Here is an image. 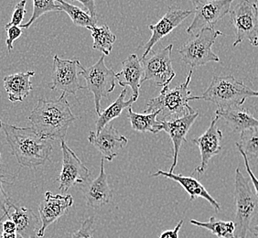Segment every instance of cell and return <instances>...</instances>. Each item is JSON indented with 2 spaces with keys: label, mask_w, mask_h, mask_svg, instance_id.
Wrapping results in <instances>:
<instances>
[{
  "label": "cell",
  "mask_w": 258,
  "mask_h": 238,
  "mask_svg": "<svg viewBox=\"0 0 258 238\" xmlns=\"http://www.w3.org/2000/svg\"><path fill=\"white\" fill-rule=\"evenodd\" d=\"M11 153L22 167L35 168L46 163L52 152L51 139L40 136L32 128H21L0 120Z\"/></svg>",
  "instance_id": "1"
},
{
  "label": "cell",
  "mask_w": 258,
  "mask_h": 238,
  "mask_svg": "<svg viewBox=\"0 0 258 238\" xmlns=\"http://www.w3.org/2000/svg\"><path fill=\"white\" fill-rule=\"evenodd\" d=\"M76 120L65 94L56 100H38L29 121L40 136L56 140L64 139L70 126Z\"/></svg>",
  "instance_id": "2"
},
{
  "label": "cell",
  "mask_w": 258,
  "mask_h": 238,
  "mask_svg": "<svg viewBox=\"0 0 258 238\" xmlns=\"http://www.w3.org/2000/svg\"><path fill=\"white\" fill-rule=\"evenodd\" d=\"M194 71L190 70L185 82L169 89V86L163 87L159 96L149 99L144 114L160 111V121L181 117L185 114H194L196 111L189 106V101L199 100V96H190L189 84Z\"/></svg>",
  "instance_id": "3"
},
{
  "label": "cell",
  "mask_w": 258,
  "mask_h": 238,
  "mask_svg": "<svg viewBox=\"0 0 258 238\" xmlns=\"http://www.w3.org/2000/svg\"><path fill=\"white\" fill-rule=\"evenodd\" d=\"M249 97H258V91L251 89L233 75L214 76L208 88L199 100L208 101L219 109L241 106Z\"/></svg>",
  "instance_id": "4"
},
{
  "label": "cell",
  "mask_w": 258,
  "mask_h": 238,
  "mask_svg": "<svg viewBox=\"0 0 258 238\" xmlns=\"http://www.w3.org/2000/svg\"><path fill=\"white\" fill-rule=\"evenodd\" d=\"M235 201V236L247 238L251 223L258 213V196L250 186V180L244 177L239 168L235 170L234 193Z\"/></svg>",
  "instance_id": "5"
},
{
  "label": "cell",
  "mask_w": 258,
  "mask_h": 238,
  "mask_svg": "<svg viewBox=\"0 0 258 238\" xmlns=\"http://www.w3.org/2000/svg\"><path fill=\"white\" fill-rule=\"evenodd\" d=\"M223 33L212 28H204L194 35V39L188 40L179 50L181 60L191 69L204 66L209 63H219L220 58L215 54L212 47L219 36Z\"/></svg>",
  "instance_id": "6"
},
{
  "label": "cell",
  "mask_w": 258,
  "mask_h": 238,
  "mask_svg": "<svg viewBox=\"0 0 258 238\" xmlns=\"http://www.w3.org/2000/svg\"><path fill=\"white\" fill-rule=\"evenodd\" d=\"M79 75L84 77L86 82V89L94 94L95 111L97 114L101 113V100L108 96L115 88L116 74L114 70L108 68L104 64V55H103L95 65L89 68H85L80 65Z\"/></svg>",
  "instance_id": "7"
},
{
  "label": "cell",
  "mask_w": 258,
  "mask_h": 238,
  "mask_svg": "<svg viewBox=\"0 0 258 238\" xmlns=\"http://www.w3.org/2000/svg\"><path fill=\"white\" fill-rule=\"evenodd\" d=\"M230 18L235 29L233 47L248 40L251 44L258 46V8L251 0H240L230 10Z\"/></svg>",
  "instance_id": "8"
},
{
  "label": "cell",
  "mask_w": 258,
  "mask_h": 238,
  "mask_svg": "<svg viewBox=\"0 0 258 238\" xmlns=\"http://www.w3.org/2000/svg\"><path fill=\"white\" fill-rule=\"evenodd\" d=\"M194 6V20L186 30L196 35L204 28L214 29L216 23L227 15L234 0H190Z\"/></svg>",
  "instance_id": "9"
},
{
  "label": "cell",
  "mask_w": 258,
  "mask_h": 238,
  "mask_svg": "<svg viewBox=\"0 0 258 238\" xmlns=\"http://www.w3.org/2000/svg\"><path fill=\"white\" fill-rule=\"evenodd\" d=\"M172 49L173 45L169 44L156 51L149 58L146 57L140 60L145 73L142 83L152 81L159 87L169 86L176 76L171 62Z\"/></svg>",
  "instance_id": "10"
},
{
  "label": "cell",
  "mask_w": 258,
  "mask_h": 238,
  "mask_svg": "<svg viewBox=\"0 0 258 238\" xmlns=\"http://www.w3.org/2000/svg\"><path fill=\"white\" fill-rule=\"evenodd\" d=\"M79 60H62L58 55L53 57V68L50 88L60 91L62 94H75L79 90L85 89L80 83Z\"/></svg>",
  "instance_id": "11"
},
{
  "label": "cell",
  "mask_w": 258,
  "mask_h": 238,
  "mask_svg": "<svg viewBox=\"0 0 258 238\" xmlns=\"http://www.w3.org/2000/svg\"><path fill=\"white\" fill-rule=\"evenodd\" d=\"M60 149L62 152V167L58 178L59 190L61 193H66L75 185L86 183L89 178L90 171L77 155L70 149L64 139L60 140Z\"/></svg>",
  "instance_id": "12"
},
{
  "label": "cell",
  "mask_w": 258,
  "mask_h": 238,
  "mask_svg": "<svg viewBox=\"0 0 258 238\" xmlns=\"http://www.w3.org/2000/svg\"><path fill=\"white\" fill-rule=\"evenodd\" d=\"M73 204L74 198L70 194L62 195L47 192L45 194L44 199L39 206L41 226L37 236L43 237L46 230L50 224L57 222L60 217L68 213Z\"/></svg>",
  "instance_id": "13"
},
{
  "label": "cell",
  "mask_w": 258,
  "mask_h": 238,
  "mask_svg": "<svg viewBox=\"0 0 258 238\" xmlns=\"http://www.w3.org/2000/svg\"><path fill=\"white\" fill-rule=\"evenodd\" d=\"M219 116L215 115L208 129L204 134L200 136L197 139H192V143L196 145L201 152V163L195 169V172L199 175H202L205 172L209 166V162L214 158V156L218 155L222 150V139L223 132L217 127Z\"/></svg>",
  "instance_id": "14"
},
{
  "label": "cell",
  "mask_w": 258,
  "mask_h": 238,
  "mask_svg": "<svg viewBox=\"0 0 258 238\" xmlns=\"http://www.w3.org/2000/svg\"><path fill=\"white\" fill-rule=\"evenodd\" d=\"M88 140L108 161H112L128 143V139L120 135L113 125H106L98 133L91 130Z\"/></svg>",
  "instance_id": "15"
},
{
  "label": "cell",
  "mask_w": 258,
  "mask_h": 238,
  "mask_svg": "<svg viewBox=\"0 0 258 238\" xmlns=\"http://www.w3.org/2000/svg\"><path fill=\"white\" fill-rule=\"evenodd\" d=\"M192 13V10H176L170 8L157 24L149 25V29L151 30L152 35L148 42L144 45V53L141 59L148 57L156 43H158L165 36L169 35L172 30L179 27Z\"/></svg>",
  "instance_id": "16"
},
{
  "label": "cell",
  "mask_w": 258,
  "mask_h": 238,
  "mask_svg": "<svg viewBox=\"0 0 258 238\" xmlns=\"http://www.w3.org/2000/svg\"><path fill=\"white\" fill-rule=\"evenodd\" d=\"M199 116V113L196 111L194 114H185L181 117L163 120L162 130L168 133L173 144V162L169 169V172L173 173L174 169L178 164L179 149L183 142H186V136L189 133V129L192 127L195 120Z\"/></svg>",
  "instance_id": "17"
},
{
  "label": "cell",
  "mask_w": 258,
  "mask_h": 238,
  "mask_svg": "<svg viewBox=\"0 0 258 238\" xmlns=\"http://www.w3.org/2000/svg\"><path fill=\"white\" fill-rule=\"evenodd\" d=\"M84 195L86 205L91 208H102L104 205L109 204L113 194L104 169V158L101 159V168L98 176L85 187Z\"/></svg>",
  "instance_id": "18"
},
{
  "label": "cell",
  "mask_w": 258,
  "mask_h": 238,
  "mask_svg": "<svg viewBox=\"0 0 258 238\" xmlns=\"http://www.w3.org/2000/svg\"><path fill=\"white\" fill-rule=\"evenodd\" d=\"M144 69L141 65L138 55H129L127 59L122 63V69L116 74V80L121 87L129 86L132 89L131 99L134 102L139 96V90L141 87L142 80L144 78Z\"/></svg>",
  "instance_id": "19"
},
{
  "label": "cell",
  "mask_w": 258,
  "mask_h": 238,
  "mask_svg": "<svg viewBox=\"0 0 258 238\" xmlns=\"http://www.w3.org/2000/svg\"><path fill=\"white\" fill-rule=\"evenodd\" d=\"M159 176H162L178 183L185 190V192L189 194L190 202H192L197 198H204L212 205V207L215 210V212H220L221 210L220 204L215 199L212 197V195L209 194L208 191L197 178L189 177V176H183L181 174H175L174 172L171 173L169 171L166 172L163 170H159L155 173L151 174V177H159Z\"/></svg>",
  "instance_id": "20"
},
{
  "label": "cell",
  "mask_w": 258,
  "mask_h": 238,
  "mask_svg": "<svg viewBox=\"0 0 258 238\" xmlns=\"http://www.w3.org/2000/svg\"><path fill=\"white\" fill-rule=\"evenodd\" d=\"M7 217L15 223L16 233L20 238H34L41 226L40 219L31 209L18 207L14 204Z\"/></svg>",
  "instance_id": "21"
},
{
  "label": "cell",
  "mask_w": 258,
  "mask_h": 238,
  "mask_svg": "<svg viewBox=\"0 0 258 238\" xmlns=\"http://www.w3.org/2000/svg\"><path fill=\"white\" fill-rule=\"evenodd\" d=\"M215 114L223 118L234 133H242L248 129L258 128V119L243 106H232L224 109H217Z\"/></svg>",
  "instance_id": "22"
},
{
  "label": "cell",
  "mask_w": 258,
  "mask_h": 238,
  "mask_svg": "<svg viewBox=\"0 0 258 238\" xmlns=\"http://www.w3.org/2000/svg\"><path fill=\"white\" fill-rule=\"evenodd\" d=\"M35 75L33 71L8 75L3 79V85L10 102H22L33 89L30 78Z\"/></svg>",
  "instance_id": "23"
},
{
  "label": "cell",
  "mask_w": 258,
  "mask_h": 238,
  "mask_svg": "<svg viewBox=\"0 0 258 238\" xmlns=\"http://www.w3.org/2000/svg\"><path fill=\"white\" fill-rule=\"evenodd\" d=\"M160 113L159 110L149 114H139L134 112L132 107L127 108V117L132 129L141 133L150 132L157 134L162 131V122L157 119Z\"/></svg>",
  "instance_id": "24"
},
{
  "label": "cell",
  "mask_w": 258,
  "mask_h": 238,
  "mask_svg": "<svg viewBox=\"0 0 258 238\" xmlns=\"http://www.w3.org/2000/svg\"><path fill=\"white\" fill-rule=\"evenodd\" d=\"M126 93H127V89L124 88L114 103H112L107 108H105L98 114V119L96 120V123H95L96 133H98L104 129L106 125L109 124L113 119L118 117L120 114H122L123 110L131 107V105L135 103L132 99L124 101Z\"/></svg>",
  "instance_id": "25"
},
{
  "label": "cell",
  "mask_w": 258,
  "mask_h": 238,
  "mask_svg": "<svg viewBox=\"0 0 258 238\" xmlns=\"http://www.w3.org/2000/svg\"><path fill=\"white\" fill-rule=\"evenodd\" d=\"M92 38L94 40L93 49L102 52L104 56H108L113 50V46L116 40V36L111 31L107 25L95 26L89 28Z\"/></svg>",
  "instance_id": "26"
},
{
  "label": "cell",
  "mask_w": 258,
  "mask_h": 238,
  "mask_svg": "<svg viewBox=\"0 0 258 238\" xmlns=\"http://www.w3.org/2000/svg\"><path fill=\"white\" fill-rule=\"evenodd\" d=\"M190 223L201 228L206 229L219 238H236L235 223L233 221H222L212 216L208 222L190 220Z\"/></svg>",
  "instance_id": "27"
},
{
  "label": "cell",
  "mask_w": 258,
  "mask_h": 238,
  "mask_svg": "<svg viewBox=\"0 0 258 238\" xmlns=\"http://www.w3.org/2000/svg\"><path fill=\"white\" fill-rule=\"evenodd\" d=\"M55 2H58L60 10L69 16L70 19L74 22L75 26L83 27L86 29L96 26L97 20L94 19L85 10L80 9L79 7L69 4L64 0H55Z\"/></svg>",
  "instance_id": "28"
},
{
  "label": "cell",
  "mask_w": 258,
  "mask_h": 238,
  "mask_svg": "<svg viewBox=\"0 0 258 238\" xmlns=\"http://www.w3.org/2000/svg\"><path fill=\"white\" fill-rule=\"evenodd\" d=\"M249 159L258 158V129H248L243 131L240 136V140L236 143Z\"/></svg>",
  "instance_id": "29"
},
{
  "label": "cell",
  "mask_w": 258,
  "mask_h": 238,
  "mask_svg": "<svg viewBox=\"0 0 258 238\" xmlns=\"http://www.w3.org/2000/svg\"><path fill=\"white\" fill-rule=\"evenodd\" d=\"M33 1V12L30 20L23 25L20 26L22 29H29L36 20L40 19L41 16L52 11H61L58 4L55 3V0H32Z\"/></svg>",
  "instance_id": "30"
},
{
  "label": "cell",
  "mask_w": 258,
  "mask_h": 238,
  "mask_svg": "<svg viewBox=\"0 0 258 238\" xmlns=\"http://www.w3.org/2000/svg\"><path fill=\"white\" fill-rule=\"evenodd\" d=\"M71 238H95V218L91 216L85 219L81 227L72 233Z\"/></svg>",
  "instance_id": "31"
},
{
  "label": "cell",
  "mask_w": 258,
  "mask_h": 238,
  "mask_svg": "<svg viewBox=\"0 0 258 238\" xmlns=\"http://www.w3.org/2000/svg\"><path fill=\"white\" fill-rule=\"evenodd\" d=\"M26 3H27L26 0H21L15 6L13 14L11 17V20H10V23H8L5 26V29L10 28L11 26H19V27H20L22 25V21L24 20V16H25L26 12H27Z\"/></svg>",
  "instance_id": "32"
},
{
  "label": "cell",
  "mask_w": 258,
  "mask_h": 238,
  "mask_svg": "<svg viewBox=\"0 0 258 238\" xmlns=\"http://www.w3.org/2000/svg\"><path fill=\"white\" fill-rule=\"evenodd\" d=\"M3 183H4V174L0 166V210L3 212L6 216H8V214L10 213V207L13 204L10 202V198L6 193Z\"/></svg>",
  "instance_id": "33"
},
{
  "label": "cell",
  "mask_w": 258,
  "mask_h": 238,
  "mask_svg": "<svg viewBox=\"0 0 258 238\" xmlns=\"http://www.w3.org/2000/svg\"><path fill=\"white\" fill-rule=\"evenodd\" d=\"M7 31V40H6V45L9 51L13 50V43L16 40H18L20 36L22 35V28L19 26H11L10 28L5 29Z\"/></svg>",
  "instance_id": "34"
},
{
  "label": "cell",
  "mask_w": 258,
  "mask_h": 238,
  "mask_svg": "<svg viewBox=\"0 0 258 238\" xmlns=\"http://www.w3.org/2000/svg\"><path fill=\"white\" fill-rule=\"evenodd\" d=\"M236 148L238 149L239 152H240L241 155L243 156V160H244V166H245V169H246L247 173H248L249 176H250V181L252 182L253 189H254V191H255V193H256V195L258 196V178L255 177V175L253 174V171H252V169H251L250 166H249L248 157L246 156V154L243 152V149H241V148L239 147L238 145H236Z\"/></svg>",
  "instance_id": "35"
},
{
  "label": "cell",
  "mask_w": 258,
  "mask_h": 238,
  "mask_svg": "<svg viewBox=\"0 0 258 238\" xmlns=\"http://www.w3.org/2000/svg\"><path fill=\"white\" fill-rule=\"evenodd\" d=\"M183 220H180L178 224L175 226V228L170 230H166L159 235V238H179V233L180 229L183 225Z\"/></svg>",
  "instance_id": "36"
},
{
  "label": "cell",
  "mask_w": 258,
  "mask_h": 238,
  "mask_svg": "<svg viewBox=\"0 0 258 238\" xmlns=\"http://www.w3.org/2000/svg\"><path fill=\"white\" fill-rule=\"evenodd\" d=\"M71 1H78L80 3H82L86 8V10H88L90 15L92 16L94 19L97 20L95 0H71Z\"/></svg>",
  "instance_id": "37"
},
{
  "label": "cell",
  "mask_w": 258,
  "mask_h": 238,
  "mask_svg": "<svg viewBox=\"0 0 258 238\" xmlns=\"http://www.w3.org/2000/svg\"><path fill=\"white\" fill-rule=\"evenodd\" d=\"M2 230L4 231V233H16L17 228H16L15 223L10 219L6 220L2 224Z\"/></svg>",
  "instance_id": "38"
},
{
  "label": "cell",
  "mask_w": 258,
  "mask_h": 238,
  "mask_svg": "<svg viewBox=\"0 0 258 238\" xmlns=\"http://www.w3.org/2000/svg\"><path fill=\"white\" fill-rule=\"evenodd\" d=\"M0 238H18V234L16 233H4L3 232Z\"/></svg>",
  "instance_id": "39"
},
{
  "label": "cell",
  "mask_w": 258,
  "mask_h": 238,
  "mask_svg": "<svg viewBox=\"0 0 258 238\" xmlns=\"http://www.w3.org/2000/svg\"><path fill=\"white\" fill-rule=\"evenodd\" d=\"M249 231H250L251 233H253V235H254L255 237H258V224H256V225H253V226H251L250 229H249Z\"/></svg>",
  "instance_id": "40"
},
{
  "label": "cell",
  "mask_w": 258,
  "mask_h": 238,
  "mask_svg": "<svg viewBox=\"0 0 258 238\" xmlns=\"http://www.w3.org/2000/svg\"><path fill=\"white\" fill-rule=\"evenodd\" d=\"M6 216L5 214L4 215H2V216H0V231H2V224H3V222H4V219H5Z\"/></svg>",
  "instance_id": "41"
},
{
  "label": "cell",
  "mask_w": 258,
  "mask_h": 238,
  "mask_svg": "<svg viewBox=\"0 0 258 238\" xmlns=\"http://www.w3.org/2000/svg\"><path fill=\"white\" fill-rule=\"evenodd\" d=\"M255 4H256V5H258V0H255Z\"/></svg>",
  "instance_id": "42"
}]
</instances>
